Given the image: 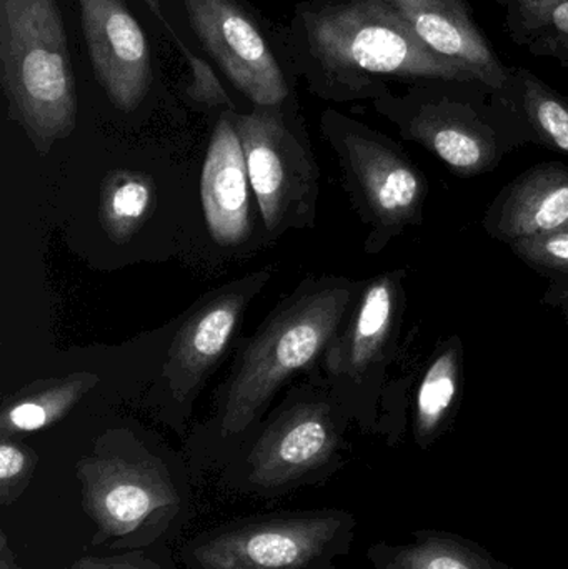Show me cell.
<instances>
[{"label": "cell", "mask_w": 568, "mask_h": 569, "mask_svg": "<svg viewBox=\"0 0 568 569\" xmlns=\"http://www.w3.org/2000/svg\"><path fill=\"white\" fill-rule=\"evenodd\" d=\"M66 569H160L142 557L80 558Z\"/></svg>", "instance_id": "484cf974"}, {"label": "cell", "mask_w": 568, "mask_h": 569, "mask_svg": "<svg viewBox=\"0 0 568 569\" xmlns=\"http://www.w3.org/2000/svg\"><path fill=\"white\" fill-rule=\"evenodd\" d=\"M92 373H76L30 388L3 408L2 437L42 430L63 417L96 385Z\"/></svg>", "instance_id": "44dd1931"}, {"label": "cell", "mask_w": 568, "mask_h": 569, "mask_svg": "<svg viewBox=\"0 0 568 569\" xmlns=\"http://www.w3.org/2000/svg\"><path fill=\"white\" fill-rule=\"evenodd\" d=\"M372 106L403 140L466 179L494 172L509 153L530 143L512 107L482 82L416 83L402 93L387 90Z\"/></svg>", "instance_id": "7a4b0ae2"}, {"label": "cell", "mask_w": 568, "mask_h": 569, "mask_svg": "<svg viewBox=\"0 0 568 569\" xmlns=\"http://www.w3.org/2000/svg\"><path fill=\"white\" fill-rule=\"evenodd\" d=\"M143 2L149 3L153 12H159V0H143Z\"/></svg>", "instance_id": "83f0119b"}, {"label": "cell", "mask_w": 568, "mask_h": 569, "mask_svg": "<svg viewBox=\"0 0 568 569\" xmlns=\"http://www.w3.org/2000/svg\"><path fill=\"white\" fill-rule=\"evenodd\" d=\"M562 310H564V315H566V320H567V325H568V305H567V307H564Z\"/></svg>", "instance_id": "f1b7e54d"}, {"label": "cell", "mask_w": 568, "mask_h": 569, "mask_svg": "<svg viewBox=\"0 0 568 569\" xmlns=\"http://www.w3.org/2000/svg\"><path fill=\"white\" fill-rule=\"evenodd\" d=\"M487 236L506 246L568 229V167L537 163L507 183L482 220Z\"/></svg>", "instance_id": "4fadbf2b"}, {"label": "cell", "mask_w": 568, "mask_h": 569, "mask_svg": "<svg viewBox=\"0 0 568 569\" xmlns=\"http://www.w3.org/2000/svg\"><path fill=\"white\" fill-rule=\"evenodd\" d=\"M0 82L10 117L40 153L70 136L77 93L57 0H0Z\"/></svg>", "instance_id": "3957f363"}, {"label": "cell", "mask_w": 568, "mask_h": 569, "mask_svg": "<svg viewBox=\"0 0 568 569\" xmlns=\"http://www.w3.org/2000/svg\"><path fill=\"white\" fill-rule=\"evenodd\" d=\"M462 385L464 343L454 335L437 345L417 388L413 438L423 450L449 430L459 410Z\"/></svg>", "instance_id": "e0dca14e"}, {"label": "cell", "mask_w": 568, "mask_h": 569, "mask_svg": "<svg viewBox=\"0 0 568 569\" xmlns=\"http://www.w3.org/2000/svg\"><path fill=\"white\" fill-rule=\"evenodd\" d=\"M247 303L246 291L230 290L203 305L177 333L166 375L177 393L189 395L229 347Z\"/></svg>", "instance_id": "2e32d148"}, {"label": "cell", "mask_w": 568, "mask_h": 569, "mask_svg": "<svg viewBox=\"0 0 568 569\" xmlns=\"http://www.w3.org/2000/svg\"><path fill=\"white\" fill-rule=\"evenodd\" d=\"M337 445L339 431L329 407L293 408L257 443L250 457L252 480L262 487H280L326 463Z\"/></svg>", "instance_id": "9a60e30c"}, {"label": "cell", "mask_w": 568, "mask_h": 569, "mask_svg": "<svg viewBox=\"0 0 568 569\" xmlns=\"http://www.w3.org/2000/svg\"><path fill=\"white\" fill-rule=\"evenodd\" d=\"M83 505L107 537L137 530L160 508L177 503L176 493L152 465L122 458H97L79 463Z\"/></svg>", "instance_id": "7c38bea8"}, {"label": "cell", "mask_w": 568, "mask_h": 569, "mask_svg": "<svg viewBox=\"0 0 568 569\" xmlns=\"http://www.w3.org/2000/svg\"><path fill=\"white\" fill-rule=\"evenodd\" d=\"M340 528L337 517L252 525L219 535L196 558L203 569H299L320 557Z\"/></svg>", "instance_id": "30bf717a"}, {"label": "cell", "mask_w": 568, "mask_h": 569, "mask_svg": "<svg viewBox=\"0 0 568 569\" xmlns=\"http://www.w3.org/2000/svg\"><path fill=\"white\" fill-rule=\"evenodd\" d=\"M567 335H568V325H567Z\"/></svg>", "instance_id": "f546056e"}, {"label": "cell", "mask_w": 568, "mask_h": 569, "mask_svg": "<svg viewBox=\"0 0 568 569\" xmlns=\"http://www.w3.org/2000/svg\"><path fill=\"white\" fill-rule=\"evenodd\" d=\"M79 6L97 82L117 109L132 112L152 87L146 33L126 0H79Z\"/></svg>", "instance_id": "9c48e42d"}, {"label": "cell", "mask_w": 568, "mask_h": 569, "mask_svg": "<svg viewBox=\"0 0 568 569\" xmlns=\"http://www.w3.org/2000/svg\"><path fill=\"white\" fill-rule=\"evenodd\" d=\"M362 284L333 280L292 301L249 345L223 403V435L242 433L280 385L329 350Z\"/></svg>", "instance_id": "277c9868"}, {"label": "cell", "mask_w": 568, "mask_h": 569, "mask_svg": "<svg viewBox=\"0 0 568 569\" xmlns=\"http://www.w3.org/2000/svg\"><path fill=\"white\" fill-rule=\"evenodd\" d=\"M526 127L532 146L568 157V96L550 87L526 67H510L509 79L497 90Z\"/></svg>", "instance_id": "ac0fdd59"}, {"label": "cell", "mask_w": 568, "mask_h": 569, "mask_svg": "<svg viewBox=\"0 0 568 569\" xmlns=\"http://www.w3.org/2000/svg\"><path fill=\"white\" fill-rule=\"evenodd\" d=\"M296 112L297 103L236 112L250 187L270 232L306 219L317 196L312 157L293 129Z\"/></svg>", "instance_id": "52a82bcc"}, {"label": "cell", "mask_w": 568, "mask_h": 569, "mask_svg": "<svg viewBox=\"0 0 568 569\" xmlns=\"http://www.w3.org/2000/svg\"><path fill=\"white\" fill-rule=\"evenodd\" d=\"M32 467L29 450L3 438L0 443V497L3 505L12 501L16 498L13 493H20L26 487Z\"/></svg>", "instance_id": "d4e9b609"}, {"label": "cell", "mask_w": 568, "mask_h": 569, "mask_svg": "<svg viewBox=\"0 0 568 569\" xmlns=\"http://www.w3.org/2000/svg\"><path fill=\"white\" fill-rule=\"evenodd\" d=\"M250 180L236 112L220 116L203 160V216L213 240L220 246H239L250 233Z\"/></svg>", "instance_id": "5bb4252c"}, {"label": "cell", "mask_w": 568, "mask_h": 569, "mask_svg": "<svg viewBox=\"0 0 568 569\" xmlns=\"http://www.w3.org/2000/svg\"><path fill=\"white\" fill-rule=\"evenodd\" d=\"M190 29L210 59L253 107L297 103L292 60L243 0H182Z\"/></svg>", "instance_id": "8992f818"}, {"label": "cell", "mask_w": 568, "mask_h": 569, "mask_svg": "<svg viewBox=\"0 0 568 569\" xmlns=\"http://www.w3.org/2000/svg\"><path fill=\"white\" fill-rule=\"evenodd\" d=\"M406 277V270H392L363 283L346 328L327 350L329 373L363 398L379 395L396 357L407 303Z\"/></svg>", "instance_id": "ba28073f"}, {"label": "cell", "mask_w": 568, "mask_h": 569, "mask_svg": "<svg viewBox=\"0 0 568 569\" xmlns=\"http://www.w3.org/2000/svg\"><path fill=\"white\" fill-rule=\"evenodd\" d=\"M436 56L502 90L510 67L504 63L474 17L469 0H382Z\"/></svg>", "instance_id": "8fae6325"}, {"label": "cell", "mask_w": 568, "mask_h": 569, "mask_svg": "<svg viewBox=\"0 0 568 569\" xmlns=\"http://www.w3.org/2000/svg\"><path fill=\"white\" fill-rule=\"evenodd\" d=\"M322 129L339 156L353 206L370 227L367 252H382L407 229L422 226L429 182L399 143L337 110H326Z\"/></svg>", "instance_id": "5b68a950"}, {"label": "cell", "mask_w": 568, "mask_h": 569, "mask_svg": "<svg viewBox=\"0 0 568 569\" xmlns=\"http://www.w3.org/2000/svg\"><path fill=\"white\" fill-rule=\"evenodd\" d=\"M177 42H179L183 56L189 59L190 69H192V82L186 87L187 97H190L193 102L202 103V106L227 107V110L236 112V107H233L229 93L226 92L222 83L217 79L210 63L202 59V57L190 52L179 39H177Z\"/></svg>", "instance_id": "cb8c5ba5"}, {"label": "cell", "mask_w": 568, "mask_h": 569, "mask_svg": "<svg viewBox=\"0 0 568 569\" xmlns=\"http://www.w3.org/2000/svg\"><path fill=\"white\" fill-rule=\"evenodd\" d=\"M510 42L568 67V0H494Z\"/></svg>", "instance_id": "ffe728a7"}, {"label": "cell", "mask_w": 568, "mask_h": 569, "mask_svg": "<svg viewBox=\"0 0 568 569\" xmlns=\"http://www.w3.org/2000/svg\"><path fill=\"white\" fill-rule=\"evenodd\" d=\"M153 189L149 179L132 172H116L103 183L100 220L110 239L127 242L152 209Z\"/></svg>", "instance_id": "7402d4cb"}, {"label": "cell", "mask_w": 568, "mask_h": 569, "mask_svg": "<svg viewBox=\"0 0 568 569\" xmlns=\"http://www.w3.org/2000/svg\"><path fill=\"white\" fill-rule=\"evenodd\" d=\"M282 39L297 76L333 102L379 99L390 82H479L430 52L382 0H302Z\"/></svg>", "instance_id": "6da1fadb"}, {"label": "cell", "mask_w": 568, "mask_h": 569, "mask_svg": "<svg viewBox=\"0 0 568 569\" xmlns=\"http://www.w3.org/2000/svg\"><path fill=\"white\" fill-rule=\"evenodd\" d=\"M412 545H377L370 560L379 569H509L479 545L444 531H417Z\"/></svg>", "instance_id": "d6986e66"}, {"label": "cell", "mask_w": 568, "mask_h": 569, "mask_svg": "<svg viewBox=\"0 0 568 569\" xmlns=\"http://www.w3.org/2000/svg\"><path fill=\"white\" fill-rule=\"evenodd\" d=\"M510 250L534 272L546 277L549 287L544 293V303L549 307H567L568 229L519 240L510 246Z\"/></svg>", "instance_id": "603a6c76"}, {"label": "cell", "mask_w": 568, "mask_h": 569, "mask_svg": "<svg viewBox=\"0 0 568 569\" xmlns=\"http://www.w3.org/2000/svg\"><path fill=\"white\" fill-rule=\"evenodd\" d=\"M0 569H22L17 565L16 555L10 551L6 533L0 535Z\"/></svg>", "instance_id": "4316f807"}]
</instances>
